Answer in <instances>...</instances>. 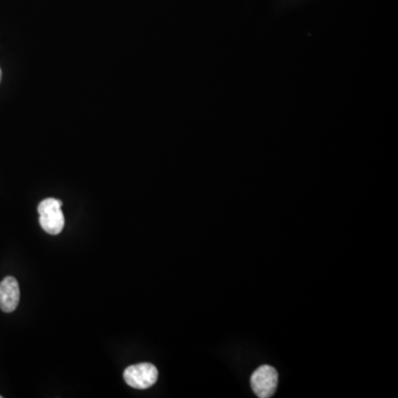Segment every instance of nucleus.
I'll return each instance as SVG.
<instances>
[{
  "mask_svg": "<svg viewBox=\"0 0 398 398\" xmlns=\"http://www.w3.org/2000/svg\"><path fill=\"white\" fill-rule=\"evenodd\" d=\"M61 207L62 201L56 198H46L39 204V221L46 234L59 235L65 227V215Z\"/></svg>",
  "mask_w": 398,
  "mask_h": 398,
  "instance_id": "1",
  "label": "nucleus"
},
{
  "mask_svg": "<svg viewBox=\"0 0 398 398\" xmlns=\"http://www.w3.org/2000/svg\"><path fill=\"white\" fill-rule=\"evenodd\" d=\"M123 375L128 385L137 390H147L156 383L158 371L151 363H139L126 368Z\"/></svg>",
  "mask_w": 398,
  "mask_h": 398,
  "instance_id": "2",
  "label": "nucleus"
},
{
  "mask_svg": "<svg viewBox=\"0 0 398 398\" xmlns=\"http://www.w3.org/2000/svg\"><path fill=\"white\" fill-rule=\"evenodd\" d=\"M277 386L278 373L273 366L263 365L252 373L251 387L258 397H271L275 393Z\"/></svg>",
  "mask_w": 398,
  "mask_h": 398,
  "instance_id": "3",
  "label": "nucleus"
},
{
  "mask_svg": "<svg viewBox=\"0 0 398 398\" xmlns=\"http://www.w3.org/2000/svg\"><path fill=\"white\" fill-rule=\"evenodd\" d=\"M20 300V289L18 281L13 277H6L0 282V309L6 313H11L18 306Z\"/></svg>",
  "mask_w": 398,
  "mask_h": 398,
  "instance_id": "4",
  "label": "nucleus"
},
{
  "mask_svg": "<svg viewBox=\"0 0 398 398\" xmlns=\"http://www.w3.org/2000/svg\"><path fill=\"white\" fill-rule=\"evenodd\" d=\"M0 80H1V70H0Z\"/></svg>",
  "mask_w": 398,
  "mask_h": 398,
  "instance_id": "5",
  "label": "nucleus"
},
{
  "mask_svg": "<svg viewBox=\"0 0 398 398\" xmlns=\"http://www.w3.org/2000/svg\"><path fill=\"white\" fill-rule=\"evenodd\" d=\"M0 398H1V396H0Z\"/></svg>",
  "mask_w": 398,
  "mask_h": 398,
  "instance_id": "6",
  "label": "nucleus"
}]
</instances>
